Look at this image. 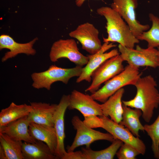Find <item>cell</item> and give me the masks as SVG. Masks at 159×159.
Returning a JSON list of instances; mask_svg holds the SVG:
<instances>
[{"mask_svg": "<svg viewBox=\"0 0 159 159\" xmlns=\"http://www.w3.org/2000/svg\"><path fill=\"white\" fill-rule=\"evenodd\" d=\"M134 86L136 89L135 97L129 100H122V103L130 107L140 110L143 119L146 122H149L154 110L159 105V92L157 88L156 82L149 75L141 77Z\"/></svg>", "mask_w": 159, "mask_h": 159, "instance_id": "obj_1", "label": "cell"}, {"mask_svg": "<svg viewBox=\"0 0 159 159\" xmlns=\"http://www.w3.org/2000/svg\"><path fill=\"white\" fill-rule=\"evenodd\" d=\"M97 12L106 19L105 26L107 37H103L105 42H116L126 47L134 48L139 41L132 33L127 23L120 15L111 7L102 6L98 8Z\"/></svg>", "mask_w": 159, "mask_h": 159, "instance_id": "obj_2", "label": "cell"}, {"mask_svg": "<svg viewBox=\"0 0 159 159\" xmlns=\"http://www.w3.org/2000/svg\"><path fill=\"white\" fill-rule=\"evenodd\" d=\"M142 75L139 68L128 64L122 72L105 82L103 87L91 95L96 101L104 103L123 87L134 85Z\"/></svg>", "mask_w": 159, "mask_h": 159, "instance_id": "obj_3", "label": "cell"}, {"mask_svg": "<svg viewBox=\"0 0 159 159\" xmlns=\"http://www.w3.org/2000/svg\"><path fill=\"white\" fill-rule=\"evenodd\" d=\"M82 68L76 66L73 68H63L52 65L46 71L34 72L31 74L33 82L32 86L37 89L44 88L49 90L55 82L60 81L67 84L71 78L80 76Z\"/></svg>", "mask_w": 159, "mask_h": 159, "instance_id": "obj_4", "label": "cell"}, {"mask_svg": "<svg viewBox=\"0 0 159 159\" xmlns=\"http://www.w3.org/2000/svg\"><path fill=\"white\" fill-rule=\"evenodd\" d=\"M92 127L103 128L112 135L115 139H119L131 145L142 155L145 154L146 147L143 141L139 137L134 135L127 128L116 123L108 117L103 115L96 116L93 120Z\"/></svg>", "mask_w": 159, "mask_h": 159, "instance_id": "obj_5", "label": "cell"}, {"mask_svg": "<svg viewBox=\"0 0 159 159\" xmlns=\"http://www.w3.org/2000/svg\"><path fill=\"white\" fill-rule=\"evenodd\" d=\"M71 123L76 133L72 144L67 148L68 152L73 151L77 148L83 145L90 148L92 143L97 140H106L112 142L115 139L109 133H103L88 126L77 115L72 117Z\"/></svg>", "mask_w": 159, "mask_h": 159, "instance_id": "obj_6", "label": "cell"}, {"mask_svg": "<svg viewBox=\"0 0 159 159\" xmlns=\"http://www.w3.org/2000/svg\"><path fill=\"white\" fill-rule=\"evenodd\" d=\"M118 51L124 61L139 68L141 67H158V51L155 48H144L137 45L135 49L129 48L120 44Z\"/></svg>", "mask_w": 159, "mask_h": 159, "instance_id": "obj_7", "label": "cell"}, {"mask_svg": "<svg viewBox=\"0 0 159 159\" xmlns=\"http://www.w3.org/2000/svg\"><path fill=\"white\" fill-rule=\"evenodd\" d=\"M51 61L55 62L60 59L66 58L77 66L82 67L87 63V56L79 51L77 44L73 39H60L53 44L49 53Z\"/></svg>", "mask_w": 159, "mask_h": 159, "instance_id": "obj_8", "label": "cell"}, {"mask_svg": "<svg viewBox=\"0 0 159 159\" xmlns=\"http://www.w3.org/2000/svg\"><path fill=\"white\" fill-rule=\"evenodd\" d=\"M123 60L120 54L107 60L93 73L92 82L85 92L93 94L101 85L122 72L124 69Z\"/></svg>", "mask_w": 159, "mask_h": 159, "instance_id": "obj_9", "label": "cell"}, {"mask_svg": "<svg viewBox=\"0 0 159 159\" xmlns=\"http://www.w3.org/2000/svg\"><path fill=\"white\" fill-rule=\"evenodd\" d=\"M138 4L137 0H113L111 5L125 20L137 38L150 28L149 25L141 24L137 19L135 9Z\"/></svg>", "mask_w": 159, "mask_h": 159, "instance_id": "obj_10", "label": "cell"}, {"mask_svg": "<svg viewBox=\"0 0 159 159\" xmlns=\"http://www.w3.org/2000/svg\"><path fill=\"white\" fill-rule=\"evenodd\" d=\"M99 34L98 30L89 22L79 25L69 34L70 37L77 39L81 43L82 49L90 54L96 53L102 47Z\"/></svg>", "mask_w": 159, "mask_h": 159, "instance_id": "obj_11", "label": "cell"}, {"mask_svg": "<svg viewBox=\"0 0 159 159\" xmlns=\"http://www.w3.org/2000/svg\"><path fill=\"white\" fill-rule=\"evenodd\" d=\"M113 42H105L101 48L96 53L87 55L89 60L85 66L82 68V72L77 78L76 82L80 83L83 81L90 82L94 72L107 60L119 54L118 50L113 49L106 52L111 48L116 47Z\"/></svg>", "mask_w": 159, "mask_h": 159, "instance_id": "obj_12", "label": "cell"}, {"mask_svg": "<svg viewBox=\"0 0 159 159\" xmlns=\"http://www.w3.org/2000/svg\"><path fill=\"white\" fill-rule=\"evenodd\" d=\"M69 110L76 109L84 117L90 116L103 115L100 104L91 95L84 94L77 90H73L69 95Z\"/></svg>", "mask_w": 159, "mask_h": 159, "instance_id": "obj_13", "label": "cell"}, {"mask_svg": "<svg viewBox=\"0 0 159 159\" xmlns=\"http://www.w3.org/2000/svg\"><path fill=\"white\" fill-rule=\"evenodd\" d=\"M69 100V95H63L57 104L54 114V127L57 139L58 159H62L67 151L65 149L64 141L65 135L64 131V116L68 108Z\"/></svg>", "mask_w": 159, "mask_h": 159, "instance_id": "obj_14", "label": "cell"}, {"mask_svg": "<svg viewBox=\"0 0 159 159\" xmlns=\"http://www.w3.org/2000/svg\"><path fill=\"white\" fill-rule=\"evenodd\" d=\"M38 39V38L36 37L29 42L20 43L16 42L9 35L1 34L0 36V50L4 49L9 50L2 58V62H5L20 54H24L28 55H34L36 52L33 48V46Z\"/></svg>", "mask_w": 159, "mask_h": 159, "instance_id": "obj_15", "label": "cell"}, {"mask_svg": "<svg viewBox=\"0 0 159 159\" xmlns=\"http://www.w3.org/2000/svg\"><path fill=\"white\" fill-rule=\"evenodd\" d=\"M57 104L41 102L30 103L32 109L27 115L30 122L54 127L53 117Z\"/></svg>", "mask_w": 159, "mask_h": 159, "instance_id": "obj_16", "label": "cell"}, {"mask_svg": "<svg viewBox=\"0 0 159 159\" xmlns=\"http://www.w3.org/2000/svg\"><path fill=\"white\" fill-rule=\"evenodd\" d=\"M30 123L26 115L0 127V132L5 134L16 140L32 143L36 140L29 133Z\"/></svg>", "mask_w": 159, "mask_h": 159, "instance_id": "obj_17", "label": "cell"}, {"mask_svg": "<svg viewBox=\"0 0 159 159\" xmlns=\"http://www.w3.org/2000/svg\"><path fill=\"white\" fill-rule=\"evenodd\" d=\"M29 131L30 135L34 139L46 143L57 158V139L54 127L31 122Z\"/></svg>", "mask_w": 159, "mask_h": 159, "instance_id": "obj_18", "label": "cell"}, {"mask_svg": "<svg viewBox=\"0 0 159 159\" xmlns=\"http://www.w3.org/2000/svg\"><path fill=\"white\" fill-rule=\"evenodd\" d=\"M124 92L123 88L119 89L100 104L103 115L110 117L112 120L118 124L122 119L123 108L122 98Z\"/></svg>", "mask_w": 159, "mask_h": 159, "instance_id": "obj_19", "label": "cell"}, {"mask_svg": "<svg viewBox=\"0 0 159 159\" xmlns=\"http://www.w3.org/2000/svg\"><path fill=\"white\" fill-rule=\"evenodd\" d=\"M22 151L24 159H58L48 146L39 140L32 143L24 142Z\"/></svg>", "mask_w": 159, "mask_h": 159, "instance_id": "obj_20", "label": "cell"}, {"mask_svg": "<svg viewBox=\"0 0 159 159\" xmlns=\"http://www.w3.org/2000/svg\"><path fill=\"white\" fill-rule=\"evenodd\" d=\"M123 108L122 119L119 124L127 128L134 135L139 137V131H145L144 125L140 120L142 114V111L123 104Z\"/></svg>", "mask_w": 159, "mask_h": 159, "instance_id": "obj_21", "label": "cell"}, {"mask_svg": "<svg viewBox=\"0 0 159 159\" xmlns=\"http://www.w3.org/2000/svg\"><path fill=\"white\" fill-rule=\"evenodd\" d=\"M31 109L30 105H17L11 102L8 107L2 109L0 112V127L27 115Z\"/></svg>", "mask_w": 159, "mask_h": 159, "instance_id": "obj_22", "label": "cell"}, {"mask_svg": "<svg viewBox=\"0 0 159 159\" xmlns=\"http://www.w3.org/2000/svg\"><path fill=\"white\" fill-rule=\"evenodd\" d=\"M121 140L115 139L112 144L104 149L95 151L90 148H82L84 159H112L123 143Z\"/></svg>", "mask_w": 159, "mask_h": 159, "instance_id": "obj_23", "label": "cell"}, {"mask_svg": "<svg viewBox=\"0 0 159 159\" xmlns=\"http://www.w3.org/2000/svg\"><path fill=\"white\" fill-rule=\"evenodd\" d=\"M22 143L0 132V145L4 150L6 159H24L22 151Z\"/></svg>", "mask_w": 159, "mask_h": 159, "instance_id": "obj_24", "label": "cell"}, {"mask_svg": "<svg viewBox=\"0 0 159 159\" xmlns=\"http://www.w3.org/2000/svg\"><path fill=\"white\" fill-rule=\"evenodd\" d=\"M152 25L150 29L143 32L137 38L145 41L148 43V47L155 48L159 47V18L153 14H149Z\"/></svg>", "mask_w": 159, "mask_h": 159, "instance_id": "obj_25", "label": "cell"}, {"mask_svg": "<svg viewBox=\"0 0 159 159\" xmlns=\"http://www.w3.org/2000/svg\"><path fill=\"white\" fill-rule=\"evenodd\" d=\"M144 131L152 140L151 148L154 156L159 159V114L152 124L144 125Z\"/></svg>", "mask_w": 159, "mask_h": 159, "instance_id": "obj_26", "label": "cell"}, {"mask_svg": "<svg viewBox=\"0 0 159 159\" xmlns=\"http://www.w3.org/2000/svg\"><path fill=\"white\" fill-rule=\"evenodd\" d=\"M140 154L139 152L133 147L123 143L117 151L116 155L119 159H135Z\"/></svg>", "mask_w": 159, "mask_h": 159, "instance_id": "obj_27", "label": "cell"}, {"mask_svg": "<svg viewBox=\"0 0 159 159\" xmlns=\"http://www.w3.org/2000/svg\"><path fill=\"white\" fill-rule=\"evenodd\" d=\"M62 159H84L83 153L81 150L70 152H67Z\"/></svg>", "mask_w": 159, "mask_h": 159, "instance_id": "obj_28", "label": "cell"}, {"mask_svg": "<svg viewBox=\"0 0 159 159\" xmlns=\"http://www.w3.org/2000/svg\"><path fill=\"white\" fill-rule=\"evenodd\" d=\"M0 159H6L5 154L4 150L1 146L0 145Z\"/></svg>", "mask_w": 159, "mask_h": 159, "instance_id": "obj_29", "label": "cell"}, {"mask_svg": "<svg viewBox=\"0 0 159 159\" xmlns=\"http://www.w3.org/2000/svg\"><path fill=\"white\" fill-rule=\"evenodd\" d=\"M86 0H75V4L77 6L81 7Z\"/></svg>", "mask_w": 159, "mask_h": 159, "instance_id": "obj_30", "label": "cell"}, {"mask_svg": "<svg viewBox=\"0 0 159 159\" xmlns=\"http://www.w3.org/2000/svg\"><path fill=\"white\" fill-rule=\"evenodd\" d=\"M158 51V67L159 69V47H157Z\"/></svg>", "mask_w": 159, "mask_h": 159, "instance_id": "obj_31", "label": "cell"}]
</instances>
